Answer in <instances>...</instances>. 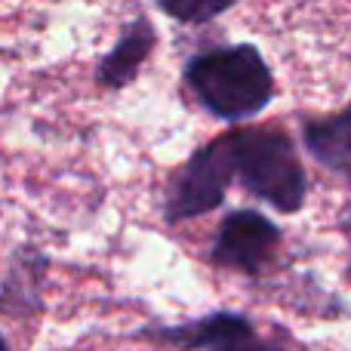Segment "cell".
<instances>
[{
	"label": "cell",
	"instance_id": "6da1fadb",
	"mask_svg": "<svg viewBox=\"0 0 351 351\" xmlns=\"http://www.w3.org/2000/svg\"><path fill=\"white\" fill-rule=\"evenodd\" d=\"M188 93L210 117L243 123L274 102V74L256 43H231L194 53L182 68Z\"/></svg>",
	"mask_w": 351,
	"mask_h": 351
},
{
	"label": "cell",
	"instance_id": "7a4b0ae2",
	"mask_svg": "<svg viewBox=\"0 0 351 351\" xmlns=\"http://www.w3.org/2000/svg\"><path fill=\"white\" fill-rule=\"evenodd\" d=\"M237 182L250 197L284 216H296L308 197V173L296 154V142L278 127L234 130Z\"/></svg>",
	"mask_w": 351,
	"mask_h": 351
},
{
	"label": "cell",
	"instance_id": "3957f363",
	"mask_svg": "<svg viewBox=\"0 0 351 351\" xmlns=\"http://www.w3.org/2000/svg\"><path fill=\"white\" fill-rule=\"evenodd\" d=\"M231 182H237L234 130L210 139L170 176L164 194V219L179 225L219 210Z\"/></svg>",
	"mask_w": 351,
	"mask_h": 351
},
{
	"label": "cell",
	"instance_id": "277c9868",
	"mask_svg": "<svg viewBox=\"0 0 351 351\" xmlns=\"http://www.w3.org/2000/svg\"><path fill=\"white\" fill-rule=\"evenodd\" d=\"M280 237V225L262 216L259 210H231L213 234L210 262L247 278H259L278 256Z\"/></svg>",
	"mask_w": 351,
	"mask_h": 351
},
{
	"label": "cell",
	"instance_id": "5b68a950",
	"mask_svg": "<svg viewBox=\"0 0 351 351\" xmlns=\"http://www.w3.org/2000/svg\"><path fill=\"white\" fill-rule=\"evenodd\" d=\"M142 336L179 351H287L274 339L262 336L253 317L241 311H210L197 321L142 330Z\"/></svg>",
	"mask_w": 351,
	"mask_h": 351
},
{
	"label": "cell",
	"instance_id": "8992f818",
	"mask_svg": "<svg viewBox=\"0 0 351 351\" xmlns=\"http://www.w3.org/2000/svg\"><path fill=\"white\" fill-rule=\"evenodd\" d=\"M154 43H158V31H154L152 19L136 16L133 22L121 31L114 47L99 59L96 84L108 93L130 86L142 74V65L148 62V56L154 53Z\"/></svg>",
	"mask_w": 351,
	"mask_h": 351
},
{
	"label": "cell",
	"instance_id": "52a82bcc",
	"mask_svg": "<svg viewBox=\"0 0 351 351\" xmlns=\"http://www.w3.org/2000/svg\"><path fill=\"white\" fill-rule=\"evenodd\" d=\"M302 145L327 173L351 182V102L333 114L302 121Z\"/></svg>",
	"mask_w": 351,
	"mask_h": 351
},
{
	"label": "cell",
	"instance_id": "ba28073f",
	"mask_svg": "<svg viewBox=\"0 0 351 351\" xmlns=\"http://www.w3.org/2000/svg\"><path fill=\"white\" fill-rule=\"evenodd\" d=\"M164 16H170L179 25H206L237 6L241 0H154Z\"/></svg>",
	"mask_w": 351,
	"mask_h": 351
}]
</instances>
